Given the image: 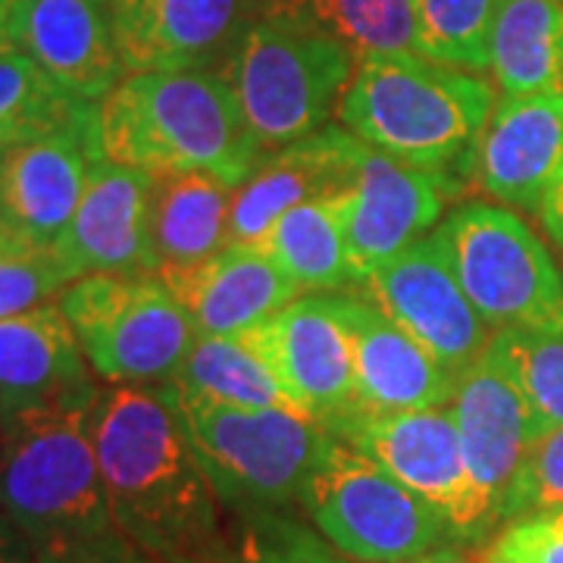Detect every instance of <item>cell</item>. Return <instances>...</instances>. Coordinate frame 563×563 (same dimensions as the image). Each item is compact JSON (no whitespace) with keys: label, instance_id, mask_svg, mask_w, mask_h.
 <instances>
[{"label":"cell","instance_id":"1","mask_svg":"<svg viewBox=\"0 0 563 563\" xmlns=\"http://www.w3.org/2000/svg\"><path fill=\"white\" fill-rule=\"evenodd\" d=\"M91 439L113 529L163 563H210L229 517L161 385L98 388Z\"/></svg>","mask_w":563,"mask_h":563},{"label":"cell","instance_id":"2","mask_svg":"<svg viewBox=\"0 0 563 563\" xmlns=\"http://www.w3.org/2000/svg\"><path fill=\"white\" fill-rule=\"evenodd\" d=\"M103 161L141 173L203 169L239 181L266 154L222 73H132L98 103Z\"/></svg>","mask_w":563,"mask_h":563},{"label":"cell","instance_id":"3","mask_svg":"<svg viewBox=\"0 0 563 563\" xmlns=\"http://www.w3.org/2000/svg\"><path fill=\"white\" fill-rule=\"evenodd\" d=\"M95 398L0 410V520L32 551L117 532L91 439Z\"/></svg>","mask_w":563,"mask_h":563},{"label":"cell","instance_id":"4","mask_svg":"<svg viewBox=\"0 0 563 563\" xmlns=\"http://www.w3.org/2000/svg\"><path fill=\"white\" fill-rule=\"evenodd\" d=\"M495 103V81L407 51L357 63L339 120L395 161L448 173L479 139Z\"/></svg>","mask_w":563,"mask_h":563},{"label":"cell","instance_id":"5","mask_svg":"<svg viewBox=\"0 0 563 563\" xmlns=\"http://www.w3.org/2000/svg\"><path fill=\"white\" fill-rule=\"evenodd\" d=\"M169 401L225 514L291 510L301 504L303 485L332 435L325 426L295 407Z\"/></svg>","mask_w":563,"mask_h":563},{"label":"cell","instance_id":"6","mask_svg":"<svg viewBox=\"0 0 563 563\" xmlns=\"http://www.w3.org/2000/svg\"><path fill=\"white\" fill-rule=\"evenodd\" d=\"M357 57L307 20H257L225 79L263 151H279L329 125L339 113Z\"/></svg>","mask_w":563,"mask_h":563},{"label":"cell","instance_id":"7","mask_svg":"<svg viewBox=\"0 0 563 563\" xmlns=\"http://www.w3.org/2000/svg\"><path fill=\"white\" fill-rule=\"evenodd\" d=\"M298 507L354 563H410L461 544L444 517L339 435H329Z\"/></svg>","mask_w":563,"mask_h":563},{"label":"cell","instance_id":"8","mask_svg":"<svg viewBox=\"0 0 563 563\" xmlns=\"http://www.w3.org/2000/svg\"><path fill=\"white\" fill-rule=\"evenodd\" d=\"M429 239L495 332L563 322V273L548 244L510 207L463 201Z\"/></svg>","mask_w":563,"mask_h":563},{"label":"cell","instance_id":"9","mask_svg":"<svg viewBox=\"0 0 563 563\" xmlns=\"http://www.w3.org/2000/svg\"><path fill=\"white\" fill-rule=\"evenodd\" d=\"M57 303L103 383H166L195 344L191 322L157 273H88Z\"/></svg>","mask_w":563,"mask_h":563},{"label":"cell","instance_id":"10","mask_svg":"<svg viewBox=\"0 0 563 563\" xmlns=\"http://www.w3.org/2000/svg\"><path fill=\"white\" fill-rule=\"evenodd\" d=\"M339 439L361 448L366 457H373L385 473L444 517L461 544H479L495 532L470 479L451 404L363 417L344 426Z\"/></svg>","mask_w":563,"mask_h":563},{"label":"cell","instance_id":"11","mask_svg":"<svg viewBox=\"0 0 563 563\" xmlns=\"http://www.w3.org/2000/svg\"><path fill=\"white\" fill-rule=\"evenodd\" d=\"M457 181L363 144L354 179L335 191L354 285L435 232Z\"/></svg>","mask_w":563,"mask_h":563},{"label":"cell","instance_id":"12","mask_svg":"<svg viewBox=\"0 0 563 563\" xmlns=\"http://www.w3.org/2000/svg\"><path fill=\"white\" fill-rule=\"evenodd\" d=\"M357 291L398 322L451 379L479 361L495 339V329L463 295L432 239L385 263L357 285Z\"/></svg>","mask_w":563,"mask_h":563},{"label":"cell","instance_id":"13","mask_svg":"<svg viewBox=\"0 0 563 563\" xmlns=\"http://www.w3.org/2000/svg\"><path fill=\"white\" fill-rule=\"evenodd\" d=\"M261 354L288 407L325 426L332 435L354 417L351 351L329 295H301L276 317L239 332Z\"/></svg>","mask_w":563,"mask_h":563},{"label":"cell","instance_id":"14","mask_svg":"<svg viewBox=\"0 0 563 563\" xmlns=\"http://www.w3.org/2000/svg\"><path fill=\"white\" fill-rule=\"evenodd\" d=\"M122 73H222L257 22L251 0H110Z\"/></svg>","mask_w":563,"mask_h":563},{"label":"cell","instance_id":"15","mask_svg":"<svg viewBox=\"0 0 563 563\" xmlns=\"http://www.w3.org/2000/svg\"><path fill=\"white\" fill-rule=\"evenodd\" d=\"M329 303L335 320L342 322L354 369V417L347 426L363 417L451 404L454 379L369 298L361 291H335L329 295Z\"/></svg>","mask_w":563,"mask_h":563},{"label":"cell","instance_id":"16","mask_svg":"<svg viewBox=\"0 0 563 563\" xmlns=\"http://www.w3.org/2000/svg\"><path fill=\"white\" fill-rule=\"evenodd\" d=\"M457 166L495 203L539 210L563 166V95H504Z\"/></svg>","mask_w":563,"mask_h":563},{"label":"cell","instance_id":"17","mask_svg":"<svg viewBox=\"0 0 563 563\" xmlns=\"http://www.w3.org/2000/svg\"><path fill=\"white\" fill-rule=\"evenodd\" d=\"M98 157V117L51 139L0 151V229L54 251Z\"/></svg>","mask_w":563,"mask_h":563},{"label":"cell","instance_id":"18","mask_svg":"<svg viewBox=\"0 0 563 563\" xmlns=\"http://www.w3.org/2000/svg\"><path fill=\"white\" fill-rule=\"evenodd\" d=\"M451 407L461 429L470 479L483 498L492 526H501V507L523 466L539 422L510 373L485 351L479 361L454 379Z\"/></svg>","mask_w":563,"mask_h":563},{"label":"cell","instance_id":"19","mask_svg":"<svg viewBox=\"0 0 563 563\" xmlns=\"http://www.w3.org/2000/svg\"><path fill=\"white\" fill-rule=\"evenodd\" d=\"M10 47L25 54L63 91L101 103L122 81L110 0H16Z\"/></svg>","mask_w":563,"mask_h":563},{"label":"cell","instance_id":"20","mask_svg":"<svg viewBox=\"0 0 563 563\" xmlns=\"http://www.w3.org/2000/svg\"><path fill=\"white\" fill-rule=\"evenodd\" d=\"M198 335H239L303 291L254 244H229L220 254L185 266L157 269Z\"/></svg>","mask_w":563,"mask_h":563},{"label":"cell","instance_id":"21","mask_svg":"<svg viewBox=\"0 0 563 563\" xmlns=\"http://www.w3.org/2000/svg\"><path fill=\"white\" fill-rule=\"evenodd\" d=\"M363 141L344 125H325L261 163L235 185L232 195V244H257L261 235L291 207L342 191L354 179Z\"/></svg>","mask_w":563,"mask_h":563},{"label":"cell","instance_id":"22","mask_svg":"<svg viewBox=\"0 0 563 563\" xmlns=\"http://www.w3.org/2000/svg\"><path fill=\"white\" fill-rule=\"evenodd\" d=\"M76 282L88 273H154L147 251V173L98 157L54 247Z\"/></svg>","mask_w":563,"mask_h":563},{"label":"cell","instance_id":"23","mask_svg":"<svg viewBox=\"0 0 563 563\" xmlns=\"http://www.w3.org/2000/svg\"><path fill=\"white\" fill-rule=\"evenodd\" d=\"M98 376L60 303H41L29 313L0 320V410L25 404L91 398Z\"/></svg>","mask_w":563,"mask_h":563},{"label":"cell","instance_id":"24","mask_svg":"<svg viewBox=\"0 0 563 563\" xmlns=\"http://www.w3.org/2000/svg\"><path fill=\"white\" fill-rule=\"evenodd\" d=\"M235 185L203 169L147 173V251L154 273L220 254L232 244Z\"/></svg>","mask_w":563,"mask_h":563},{"label":"cell","instance_id":"25","mask_svg":"<svg viewBox=\"0 0 563 563\" xmlns=\"http://www.w3.org/2000/svg\"><path fill=\"white\" fill-rule=\"evenodd\" d=\"M488 73L504 95H563V3L501 0Z\"/></svg>","mask_w":563,"mask_h":563},{"label":"cell","instance_id":"26","mask_svg":"<svg viewBox=\"0 0 563 563\" xmlns=\"http://www.w3.org/2000/svg\"><path fill=\"white\" fill-rule=\"evenodd\" d=\"M254 247H261L303 295L307 291L335 295L354 285L335 195L291 207L263 232Z\"/></svg>","mask_w":563,"mask_h":563},{"label":"cell","instance_id":"27","mask_svg":"<svg viewBox=\"0 0 563 563\" xmlns=\"http://www.w3.org/2000/svg\"><path fill=\"white\" fill-rule=\"evenodd\" d=\"M169 398L239 404V407H288L261 354L242 335H198L185 361L166 379Z\"/></svg>","mask_w":563,"mask_h":563},{"label":"cell","instance_id":"28","mask_svg":"<svg viewBox=\"0 0 563 563\" xmlns=\"http://www.w3.org/2000/svg\"><path fill=\"white\" fill-rule=\"evenodd\" d=\"M95 117L98 103L79 101L63 91L25 54H0V151L69 132Z\"/></svg>","mask_w":563,"mask_h":563},{"label":"cell","instance_id":"29","mask_svg":"<svg viewBox=\"0 0 563 563\" xmlns=\"http://www.w3.org/2000/svg\"><path fill=\"white\" fill-rule=\"evenodd\" d=\"M501 0H413V54L466 73H488Z\"/></svg>","mask_w":563,"mask_h":563},{"label":"cell","instance_id":"30","mask_svg":"<svg viewBox=\"0 0 563 563\" xmlns=\"http://www.w3.org/2000/svg\"><path fill=\"white\" fill-rule=\"evenodd\" d=\"M488 354L523 391L539 432L563 426V322L539 329H501Z\"/></svg>","mask_w":563,"mask_h":563},{"label":"cell","instance_id":"31","mask_svg":"<svg viewBox=\"0 0 563 563\" xmlns=\"http://www.w3.org/2000/svg\"><path fill=\"white\" fill-rule=\"evenodd\" d=\"M298 20L335 35L357 63L413 51V0H301Z\"/></svg>","mask_w":563,"mask_h":563},{"label":"cell","instance_id":"32","mask_svg":"<svg viewBox=\"0 0 563 563\" xmlns=\"http://www.w3.org/2000/svg\"><path fill=\"white\" fill-rule=\"evenodd\" d=\"M210 563H354L339 554L320 532L288 510L232 514L225 542Z\"/></svg>","mask_w":563,"mask_h":563},{"label":"cell","instance_id":"33","mask_svg":"<svg viewBox=\"0 0 563 563\" xmlns=\"http://www.w3.org/2000/svg\"><path fill=\"white\" fill-rule=\"evenodd\" d=\"M69 282L51 247L22 242L0 229V320L57 301Z\"/></svg>","mask_w":563,"mask_h":563},{"label":"cell","instance_id":"34","mask_svg":"<svg viewBox=\"0 0 563 563\" xmlns=\"http://www.w3.org/2000/svg\"><path fill=\"white\" fill-rule=\"evenodd\" d=\"M551 507H563V426L544 429L529 444L523 466L504 498L501 523Z\"/></svg>","mask_w":563,"mask_h":563},{"label":"cell","instance_id":"35","mask_svg":"<svg viewBox=\"0 0 563 563\" xmlns=\"http://www.w3.org/2000/svg\"><path fill=\"white\" fill-rule=\"evenodd\" d=\"M479 558L483 563H563V507L532 510L501 523Z\"/></svg>","mask_w":563,"mask_h":563},{"label":"cell","instance_id":"36","mask_svg":"<svg viewBox=\"0 0 563 563\" xmlns=\"http://www.w3.org/2000/svg\"><path fill=\"white\" fill-rule=\"evenodd\" d=\"M38 563H163L141 551L120 532L98 536V539H79V542L47 544L35 551Z\"/></svg>","mask_w":563,"mask_h":563},{"label":"cell","instance_id":"37","mask_svg":"<svg viewBox=\"0 0 563 563\" xmlns=\"http://www.w3.org/2000/svg\"><path fill=\"white\" fill-rule=\"evenodd\" d=\"M539 220H542L544 232L563 251V166L561 173L551 179V185L544 188L542 203H539Z\"/></svg>","mask_w":563,"mask_h":563},{"label":"cell","instance_id":"38","mask_svg":"<svg viewBox=\"0 0 563 563\" xmlns=\"http://www.w3.org/2000/svg\"><path fill=\"white\" fill-rule=\"evenodd\" d=\"M0 563H38L32 544L3 520H0Z\"/></svg>","mask_w":563,"mask_h":563},{"label":"cell","instance_id":"39","mask_svg":"<svg viewBox=\"0 0 563 563\" xmlns=\"http://www.w3.org/2000/svg\"><path fill=\"white\" fill-rule=\"evenodd\" d=\"M410 563H483V558L466 551L463 544H444V548H435Z\"/></svg>","mask_w":563,"mask_h":563},{"label":"cell","instance_id":"40","mask_svg":"<svg viewBox=\"0 0 563 563\" xmlns=\"http://www.w3.org/2000/svg\"><path fill=\"white\" fill-rule=\"evenodd\" d=\"M251 3L257 10V20H276V16L298 20V7H301V0H251Z\"/></svg>","mask_w":563,"mask_h":563},{"label":"cell","instance_id":"41","mask_svg":"<svg viewBox=\"0 0 563 563\" xmlns=\"http://www.w3.org/2000/svg\"><path fill=\"white\" fill-rule=\"evenodd\" d=\"M13 3L16 0H0V54L13 51L10 47V13H13Z\"/></svg>","mask_w":563,"mask_h":563},{"label":"cell","instance_id":"42","mask_svg":"<svg viewBox=\"0 0 563 563\" xmlns=\"http://www.w3.org/2000/svg\"><path fill=\"white\" fill-rule=\"evenodd\" d=\"M554 3H563V0H554Z\"/></svg>","mask_w":563,"mask_h":563}]
</instances>
